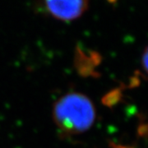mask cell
I'll list each match as a JSON object with an SVG mask.
<instances>
[{"instance_id": "obj_1", "label": "cell", "mask_w": 148, "mask_h": 148, "mask_svg": "<svg viewBox=\"0 0 148 148\" xmlns=\"http://www.w3.org/2000/svg\"><path fill=\"white\" fill-rule=\"evenodd\" d=\"M54 116L59 127L69 132L88 129L95 120V110L85 95L69 94L56 104Z\"/></svg>"}, {"instance_id": "obj_2", "label": "cell", "mask_w": 148, "mask_h": 148, "mask_svg": "<svg viewBox=\"0 0 148 148\" xmlns=\"http://www.w3.org/2000/svg\"><path fill=\"white\" fill-rule=\"evenodd\" d=\"M48 12L63 21L79 18L87 10L89 0H44Z\"/></svg>"}]
</instances>
